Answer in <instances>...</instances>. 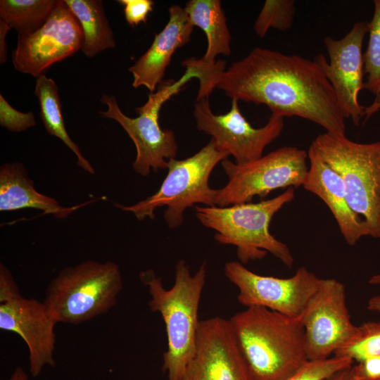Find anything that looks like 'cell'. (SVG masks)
<instances>
[{
    "mask_svg": "<svg viewBox=\"0 0 380 380\" xmlns=\"http://www.w3.org/2000/svg\"><path fill=\"white\" fill-rule=\"evenodd\" d=\"M36 124L32 112L23 113L13 108L0 94V125L12 132L25 131Z\"/></svg>",
    "mask_w": 380,
    "mask_h": 380,
    "instance_id": "83f0119b",
    "label": "cell"
},
{
    "mask_svg": "<svg viewBox=\"0 0 380 380\" xmlns=\"http://www.w3.org/2000/svg\"><path fill=\"white\" fill-rule=\"evenodd\" d=\"M232 99L263 104L271 114L300 117L345 134L346 118L331 84L314 60L256 47L214 77Z\"/></svg>",
    "mask_w": 380,
    "mask_h": 380,
    "instance_id": "6da1fadb",
    "label": "cell"
},
{
    "mask_svg": "<svg viewBox=\"0 0 380 380\" xmlns=\"http://www.w3.org/2000/svg\"><path fill=\"white\" fill-rule=\"evenodd\" d=\"M56 324L44 303L35 298L20 296L0 303V329L18 334L27 344L33 377L56 365Z\"/></svg>",
    "mask_w": 380,
    "mask_h": 380,
    "instance_id": "2e32d148",
    "label": "cell"
},
{
    "mask_svg": "<svg viewBox=\"0 0 380 380\" xmlns=\"http://www.w3.org/2000/svg\"><path fill=\"white\" fill-rule=\"evenodd\" d=\"M294 196V188L289 187L279 196L258 203L195 206V215L204 227L215 232L217 242L236 247L242 264L262 259L270 253L291 267L293 257L288 246L270 233V224L274 215Z\"/></svg>",
    "mask_w": 380,
    "mask_h": 380,
    "instance_id": "277c9868",
    "label": "cell"
},
{
    "mask_svg": "<svg viewBox=\"0 0 380 380\" xmlns=\"http://www.w3.org/2000/svg\"><path fill=\"white\" fill-rule=\"evenodd\" d=\"M350 371L355 380H380V355L367 357Z\"/></svg>",
    "mask_w": 380,
    "mask_h": 380,
    "instance_id": "f546056e",
    "label": "cell"
},
{
    "mask_svg": "<svg viewBox=\"0 0 380 380\" xmlns=\"http://www.w3.org/2000/svg\"><path fill=\"white\" fill-rule=\"evenodd\" d=\"M7 380H28L27 373L22 367H17L11 374V377Z\"/></svg>",
    "mask_w": 380,
    "mask_h": 380,
    "instance_id": "e575fe53",
    "label": "cell"
},
{
    "mask_svg": "<svg viewBox=\"0 0 380 380\" xmlns=\"http://www.w3.org/2000/svg\"><path fill=\"white\" fill-rule=\"evenodd\" d=\"M80 25L64 0L57 4L46 23L27 34H18L12 62L18 72L36 78L54 63L81 50Z\"/></svg>",
    "mask_w": 380,
    "mask_h": 380,
    "instance_id": "4fadbf2b",
    "label": "cell"
},
{
    "mask_svg": "<svg viewBox=\"0 0 380 380\" xmlns=\"http://www.w3.org/2000/svg\"><path fill=\"white\" fill-rule=\"evenodd\" d=\"M194 74L189 70L177 81L161 82L156 92L150 93L147 101L135 109L139 115L130 118L120 110L113 95L103 94L101 101L106 104V111H100L101 117L118 122L134 142L137 155L132 164L134 171L147 176L151 170L158 172L167 169V161L175 158L178 145L173 131L161 129L158 118L163 104L181 91Z\"/></svg>",
    "mask_w": 380,
    "mask_h": 380,
    "instance_id": "ba28073f",
    "label": "cell"
},
{
    "mask_svg": "<svg viewBox=\"0 0 380 380\" xmlns=\"http://www.w3.org/2000/svg\"><path fill=\"white\" fill-rule=\"evenodd\" d=\"M308 153L296 146H284L244 165L225 159L220 163L228 181L217 189L215 205L225 207L249 203L278 189L303 185L308 171Z\"/></svg>",
    "mask_w": 380,
    "mask_h": 380,
    "instance_id": "9c48e42d",
    "label": "cell"
},
{
    "mask_svg": "<svg viewBox=\"0 0 380 380\" xmlns=\"http://www.w3.org/2000/svg\"><path fill=\"white\" fill-rule=\"evenodd\" d=\"M367 308L370 311L380 312V294L369 299Z\"/></svg>",
    "mask_w": 380,
    "mask_h": 380,
    "instance_id": "836d02e7",
    "label": "cell"
},
{
    "mask_svg": "<svg viewBox=\"0 0 380 380\" xmlns=\"http://www.w3.org/2000/svg\"><path fill=\"white\" fill-rule=\"evenodd\" d=\"M368 29V22L360 20L341 39L326 37L324 43L329 61L322 53L314 58L331 84L345 118H350L356 127L366 110L358 95L364 86L362 45Z\"/></svg>",
    "mask_w": 380,
    "mask_h": 380,
    "instance_id": "5bb4252c",
    "label": "cell"
},
{
    "mask_svg": "<svg viewBox=\"0 0 380 380\" xmlns=\"http://www.w3.org/2000/svg\"><path fill=\"white\" fill-rule=\"evenodd\" d=\"M58 0H1L0 20L18 34H27L40 28L53 12Z\"/></svg>",
    "mask_w": 380,
    "mask_h": 380,
    "instance_id": "603a6c76",
    "label": "cell"
},
{
    "mask_svg": "<svg viewBox=\"0 0 380 380\" xmlns=\"http://www.w3.org/2000/svg\"><path fill=\"white\" fill-rule=\"evenodd\" d=\"M308 360L329 358L356 334L350 319L343 284L320 279L318 288L300 316Z\"/></svg>",
    "mask_w": 380,
    "mask_h": 380,
    "instance_id": "7c38bea8",
    "label": "cell"
},
{
    "mask_svg": "<svg viewBox=\"0 0 380 380\" xmlns=\"http://www.w3.org/2000/svg\"><path fill=\"white\" fill-rule=\"evenodd\" d=\"M229 322L252 380H284L308 361L300 317L253 306Z\"/></svg>",
    "mask_w": 380,
    "mask_h": 380,
    "instance_id": "7a4b0ae2",
    "label": "cell"
},
{
    "mask_svg": "<svg viewBox=\"0 0 380 380\" xmlns=\"http://www.w3.org/2000/svg\"><path fill=\"white\" fill-rule=\"evenodd\" d=\"M353 360L334 355L319 360H308L296 372L284 380H325L334 373L350 367Z\"/></svg>",
    "mask_w": 380,
    "mask_h": 380,
    "instance_id": "4316f807",
    "label": "cell"
},
{
    "mask_svg": "<svg viewBox=\"0 0 380 380\" xmlns=\"http://www.w3.org/2000/svg\"><path fill=\"white\" fill-rule=\"evenodd\" d=\"M380 355V322H367L357 326L355 336L334 355L346 357L357 362Z\"/></svg>",
    "mask_w": 380,
    "mask_h": 380,
    "instance_id": "d4e9b609",
    "label": "cell"
},
{
    "mask_svg": "<svg viewBox=\"0 0 380 380\" xmlns=\"http://www.w3.org/2000/svg\"><path fill=\"white\" fill-rule=\"evenodd\" d=\"M11 28L4 21L0 20V63L4 64L7 61V48L6 37Z\"/></svg>",
    "mask_w": 380,
    "mask_h": 380,
    "instance_id": "1f68e13d",
    "label": "cell"
},
{
    "mask_svg": "<svg viewBox=\"0 0 380 380\" xmlns=\"http://www.w3.org/2000/svg\"><path fill=\"white\" fill-rule=\"evenodd\" d=\"M34 93L39 103L40 117L46 132L61 139L75 153L77 165L82 169L89 174H94V167L84 158L66 130L58 88L55 81L45 75L37 77Z\"/></svg>",
    "mask_w": 380,
    "mask_h": 380,
    "instance_id": "7402d4cb",
    "label": "cell"
},
{
    "mask_svg": "<svg viewBox=\"0 0 380 380\" xmlns=\"http://www.w3.org/2000/svg\"><path fill=\"white\" fill-rule=\"evenodd\" d=\"M224 272L238 289L237 300L246 308L262 307L298 317L316 292L320 279L305 267L289 278L256 274L238 261L225 263Z\"/></svg>",
    "mask_w": 380,
    "mask_h": 380,
    "instance_id": "30bf717a",
    "label": "cell"
},
{
    "mask_svg": "<svg viewBox=\"0 0 380 380\" xmlns=\"http://www.w3.org/2000/svg\"><path fill=\"white\" fill-rule=\"evenodd\" d=\"M169 15L167 23L155 35L148 50L129 68L134 88L144 86L153 93L162 82L175 51L190 41L194 26L184 8L172 5Z\"/></svg>",
    "mask_w": 380,
    "mask_h": 380,
    "instance_id": "e0dca14e",
    "label": "cell"
},
{
    "mask_svg": "<svg viewBox=\"0 0 380 380\" xmlns=\"http://www.w3.org/2000/svg\"><path fill=\"white\" fill-rule=\"evenodd\" d=\"M122 287L115 262L86 260L61 270L48 284L43 302L57 323L77 325L107 313Z\"/></svg>",
    "mask_w": 380,
    "mask_h": 380,
    "instance_id": "5b68a950",
    "label": "cell"
},
{
    "mask_svg": "<svg viewBox=\"0 0 380 380\" xmlns=\"http://www.w3.org/2000/svg\"><path fill=\"white\" fill-rule=\"evenodd\" d=\"M229 154L219 150L211 140L193 156L182 160L167 161V174L158 190L132 205L115 203L123 211L133 213L139 220L155 218V211L166 207L164 220L171 229L179 227L186 208L201 203L215 206L217 189L209 184L215 166Z\"/></svg>",
    "mask_w": 380,
    "mask_h": 380,
    "instance_id": "52a82bcc",
    "label": "cell"
},
{
    "mask_svg": "<svg viewBox=\"0 0 380 380\" xmlns=\"http://www.w3.org/2000/svg\"><path fill=\"white\" fill-rule=\"evenodd\" d=\"M118 2L124 6L125 20L132 27L146 22L154 5V1L151 0H120Z\"/></svg>",
    "mask_w": 380,
    "mask_h": 380,
    "instance_id": "f1b7e54d",
    "label": "cell"
},
{
    "mask_svg": "<svg viewBox=\"0 0 380 380\" xmlns=\"http://www.w3.org/2000/svg\"><path fill=\"white\" fill-rule=\"evenodd\" d=\"M206 273L205 262L192 274L186 262L180 259L175 267V284L168 289L153 270L139 274L151 296V310L159 312L165 322L167 342L163 370L167 380H180L194 357L200 322L198 312Z\"/></svg>",
    "mask_w": 380,
    "mask_h": 380,
    "instance_id": "3957f363",
    "label": "cell"
},
{
    "mask_svg": "<svg viewBox=\"0 0 380 380\" xmlns=\"http://www.w3.org/2000/svg\"><path fill=\"white\" fill-rule=\"evenodd\" d=\"M350 367L340 370L325 380H355L350 373Z\"/></svg>",
    "mask_w": 380,
    "mask_h": 380,
    "instance_id": "d6a6232c",
    "label": "cell"
},
{
    "mask_svg": "<svg viewBox=\"0 0 380 380\" xmlns=\"http://www.w3.org/2000/svg\"><path fill=\"white\" fill-rule=\"evenodd\" d=\"M22 296L10 270L0 264V303L10 301Z\"/></svg>",
    "mask_w": 380,
    "mask_h": 380,
    "instance_id": "4dcf8cb0",
    "label": "cell"
},
{
    "mask_svg": "<svg viewBox=\"0 0 380 380\" xmlns=\"http://www.w3.org/2000/svg\"><path fill=\"white\" fill-rule=\"evenodd\" d=\"M308 155L310 165L302 186L323 201L336 220L346 243L350 246L355 245L369 234L364 220L349 205L342 178L310 146Z\"/></svg>",
    "mask_w": 380,
    "mask_h": 380,
    "instance_id": "ac0fdd59",
    "label": "cell"
},
{
    "mask_svg": "<svg viewBox=\"0 0 380 380\" xmlns=\"http://www.w3.org/2000/svg\"><path fill=\"white\" fill-rule=\"evenodd\" d=\"M194 26L200 27L207 37V49L201 59L214 63L215 58L231 53V34L220 0H190L184 8Z\"/></svg>",
    "mask_w": 380,
    "mask_h": 380,
    "instance_id": "ffe728a7",
    "label": "cell"
},
{
    "mask_svg": "<svg viewBox=\"0 0 380 380\" xmlns=\"http://www.w3.org/2000/svg\"><path fill=\"white\" fill-rule=\"evenodd\" d=\"M370 284H380V274L374 275L369 280Z\"/></svg>",
    "mask_w": 380,
    "mask_h": 380,
    "instance_id": "d590c367",
    "label": "cell"
},
{
    "mask_svg": "<svg viewBox=\"0 0 380 380\" xmlns=\"http://www.w3.org/2000/svg\"><path fill=\"white\" fill-rule=\"evenodd\" d=\"M209 97L196 99L194 116L196 127L212 137L216 147L232 156L235 163L244 165L262 157L264 149L281 134L284 117L271 114L263 127H253L241 113L238 102L232 99L229 111L213 113Z\"/></svg>",
    "mask_w": 380,
    "mask_h": 380,
    "instance_id": "8fae6325",
    "label": "cell"
},
{
    "mask_svg": "<svg viewBox=\"0 0 380 380\" xmlns=\"http://www.w3.org/2000/svg\"><path fill=\"white\" fill-rule=\"evenodd\" d=\"M295 13L293 0H267L255 21L254 31L262 38L270 28L287 30L293 25Z\"/></svg>",
    "mask_w": 380,
    "mask_h": 380,
    "instance_id": "484cf974",
    "label": "cell"
},
{
    "mask_svg": "<svg viewBox=\"0 0 380 380\" xmlns=\"http://www.w3.org/2000/svg\"><path fill=\"white\" fill-rule=\"evenodd\" d=\"M81 205L65 207L54 198L37 191L22 163H6L0 167L1 212L34 208L56 218L65 219Z\"/></svg>",
    "mask_w": 380,
    "mask_h": 380,
    "instance_id": "d6986e66",
    "label": "cell"
},
{
    "mask_svg": "<svg viewBox=\"0 0 380 380\" xmlns=\"http://www.w3.org/2000/svg\"><path fill=\"white\" fill-rule=\"evenodd\" d=\"M180 380H252L229 319L200 321L196 350Z\"/></svg>",
    "mask_w": 380,
    "mask_h": 380,
    "instance_id": "9a60e30c",
    "label": "cell"
},
{
    "mask_svg": "<svg viewBox=\"0 0 380 380\" xmlns=\"http://www.w3.org/2000/svg\"><path fill=\"white\" fill-rule=\"evenodd\" d=\"M368 24L369 40L363 53L364 73L367 75V80L363 89L372 93L375 99L372 105L366 107L367 118L380 109V0L374 1V13Z\"/></svg>",
    "mask_w": 380,
    "mask_h": 380,
    "instance_id": "cb8c5ba5",
    "label": "cell"
},
{
    "mask_svg": "<svg viewBox=\"0 0 380 380\" xmlns=\"http://www.w3.org/2000/svg\"><path fill=\"white\" fill-rule=\"evenodd\" d=\"M310 147L342 178L349 205L369 236L380 238V141L357 143L325 132Z\"/></svg>",
    "mask_w": 380,
    "mask_h": 380,
    "instance_id": "8992f818",
    "label": "cell"
},
{
    "mask_svg": "<svg viewBox=\"0 0 380 380\" xmlns=\"http://www.w3.org/2000/svg\"><path fill=\"white\" fill-rule=\"evenodd\" d=\"M77 19L83 34L81 51L93 57L116 46L101 0H64Z\"/></svg>",
    "mask_w": 380,
    "mask_h": 380,
    "instance_id": "44dd1931",
    "label": "cell"
}]
</instances>
